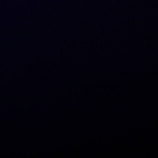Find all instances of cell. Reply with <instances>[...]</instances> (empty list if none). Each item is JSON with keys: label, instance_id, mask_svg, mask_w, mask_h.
<instances>
[]
</instances>
